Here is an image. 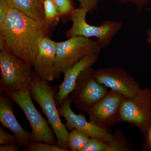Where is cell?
<instances>
[{
  "label": "cell",
  "mask_w": 151,
  "mask_h": 151,
  "mask_svg": "<svg viewBox=\"0 0 151 151\" xmlns=\"http://www.w3.org/2000/svg\"><path fill=\"white\" fill-rule=\"evenodd\" d=\"M48 27L11 7L0 25V35L5 41L6 48L32 68L39 44L46 36Z\"/></svg>",
  "instance_id": "6da1fadb"
},
{
  "label": "cell",
  "mask_w": 151,
  "mask_h": 151,
  "mask_svg": "<svg viewBox=\"0 0 151 151\" xmlns=\"http://www.w3.org/2000/svg\"><path fill=\"white\" fill-rule=\"evenodd\" d=\"M48 81H45L34 73L31 87L33 100L40 105L53 130L57 140L58 145L70 151L68 148L67 140L69 132L61 122L55 97L57 87L52 86Z\"/></svg>",
  "instance_id": "7a4b0ae2"
},
{
  "label": "cell",
  "mask_w": 151,
  "mask_h": 151,
  "mask_svg": "<svg viewBox=\"0 0 151 151\" xmlns=\"http://www.w3.org/2000/svg\"><path fill=\"white\" fill-rule=\"evenodd\" d=\"M32 68L7 48L1 51V92L30 91L34 73Z\"/></svg>",
  "instance_id": "3957f363"
},
{
  "label": "cell",
  "mask_w": 151,
  "mask_h": 151,
  "mask_svg": "<svg viewBox=\"0 0 151 151\" xmlns=\"http://www.w3.org/2000/svg\"><path fill=\"white\" fill-rule=\"evenodd\" d=\"M102 49L97 41L79 36L70 37L64 41L56 42L55 78H59L85 57L100 55Z\"/></svg>",
  "instance_id": "277c9868"
},
{
  "label": "cell",
  "mask_w": 151,
  "mask_h": 151,
  "mask_svg": "<svg viewBox=\"0 0 151 151\" xmlns=\"http://www.w3.org/2000/svg\"><path fill=\"white\" fill-rule=\"evenodd\" d=\"M88 12L87 10L81 7L73 10L70 14L72 25L68 32V35L69 37L79 36L88 38H96L101 48H106L122 28V22L106 20L98 26L92 25L86 21Z\"/></svg>",
  "instance_id": "5b68a950"
},
{
  "label": "cell",
  "mask_w": 151,
  "mask_h": 151,
  "mask_svg": "<svg viewBox=\"0 0 151 151\" xmlns=\"http://www.w3.org/2000/svg\"><path fill=\"white\" fill-rule=\"evenodd\" d=\"M1 92L4 93L23 111L31 127L32 142H42L51 145L57 144L53 130L33 103L30 91Z\"/></svg>",
  "instance_id": "8992f818"
},
{
  "label": "cell",
  "mask_w": 151,
  "mask_h": 151,
  "mask_svg": "<svg viewBox=\"0 0 151 151\" xmlns=\"http://www.w3.org/2000/svg\"><path fill=\"white\" fill-rule=\"evenodd\" d=\"M120 117L121 122L134 125L145 135L151 122V89L142 88L134 97H124Z\"/></svg>",
  "instance_id": "52a82bcc"
},
{
  "label": "cell",
  "mask_w": 151,
  "mask_h": 151,
  "mask_svg": "<svg viewBox=\"0 0 151 151\" xmlns=\"http://www.w3.org/2000/svg\"><path fill=\"white\" fill-rule=\"evenodd\" d=\"M108 92V87L97 81L94 69L90 67L78 76L70 97L72 103L76 108L87 113Z\"/></svg>",
  "instance_id": "ba28073f"
},
{
  "label": "cell",
  "mask_w": 151,
  "mask_h": 151,
  "mask_svg": "<svg viewBox=\"0 0 151 151\" xmlns=\"http://www.w3.org/2000/svg\"><path fill=\"white\" fill-rule=\"evenodd\" d=\"M100 84L120 93L125 98L134 96L142 89L140 83L122 68L108 67L94 69Z\"/></svg>",
  "instance_id": "9c48e42d"
},
{
  "label": "cell",
  "mask_w": 151,
  "mask_h": 151,
  "mask_svg": "<svg viewBox=\"0 0 151 151\" xmlns=\"http://www.w3.org/2000/svg\"><path fill=\"white\" fill-rule=\"evenodd\" d=\"M124 98V96L116 91H108L87 113L89 121L102 129L109 130L121 122L120 111Z\"/></svg>",
  "instance_id": "30bf717a"
},
{
  "label": "cell",
  "mask_w": 151,
  "mask_h": 151,
  "mask_svg": "<svg viewBox=\"0 0 151 151\" xmlns=\"http://www.w3.org/2000/svg\"><path fill=\"white\" fill-rule=\"evenodd\" d=\"M70 95L65 97L58 108L60 116L66 121L65 124L68 130L77 129L86 133L90 138H97L109 144L112 141L113 134L108 131L98 127L93 122L87 121L85 116L75 114L71 109Z\"/></svg>",
  "instance_id": "8fae6325"
},
{
  "label": "cell",
  "mask_w": 151,
  "mask_h": 151,
  "mask_svg": "<svg viewBox=\"0 0 151 151\" xmlns=\"http://www.w3.org/2000/svg\"><path fill=\"white\" fill-rule=\"evenodd\" d=\"M56 42L45 36L39 44L35 62L34 72L40 77L50 82L55 78Z\"/></svg>",
  "instance_id": "7c38bea8"
},
{
  "label": "cell",
  "mask_w": 151,
  "mask_h": 151,
  "mask_svg": "<svg viewBox=\"0 0 151 151\" xmlns=\"http://www.w3.org/2000/svg\"><path fill=\"white\" fill-rule=\"evenodd\" d=\"M13 102L4 93L1 92L0 122L13 133L19 147H24L32 142L31 133L24 130L17 120L13 111Z\"/></svg>",
  "instance_id": "4fadbf2b"
},
{
  "label": "cell",
  "mask_w": 151,
  "mask_h": 151,
  "mask_svg": "<svg viewBox=\"0 0 151 151\" xmlns=\"http://www.w3.org/2000/svg\"><path fill=\"white\" fill-rule=\"evenodd\" d=\"M98 54L88 55L76 63L64 73V79L58 86L55 100L58 108L65 97L71 94L75 87L78 76L85 69L92 67L98 58Z\"/></svg>",
  "instance_id": "5bb4252c"
},
{
  "label": "cell",
  "mask_w": 151,
  "mask_h": 151,
  "mask_svg": "<svg viewBox=\"0 0 151 151\" xmlns=\"http://www.w3.org/2000/svg\"><path fill=\"white\" fill-rule=\"evenodd\" d=\"M11 7L45 25L47 24L44 12L43 0H7Z\"/></svg>",
  "instance_id": "9a60e30c"
},
{
  "label": "cell",
  "mask_w": 151,
  "mask_h": 151,
  "mask_svg": "<svg viewBox=\"0 0 151 151\" xmlns=\"http://www.w3.org/2000/svg\"><path fill=\"white\" fill-rule=\"evenodd\" d=\"M90 138L88 135L81 130L73 129L70 131L68 136V148L70 151H81Z\"/></svg>",
  "instance_id": "2e32d148"
},
{
  "label": "cell",
  "mask_w": 151,
  "mask_h": 151,
  "mask_svg": "<svg viewBox=\"0 0 151 151\" xmlns=\"http://www.w3.org/2000/svg\"><path fill=\"white\" fill-rule=\"evenodd\" d=\"M133 147L120 129H117L113 134L112 141L108 144V151H131Z\"/></svg>",
  "instance_id": "e0dca14e"
},
{
  "label": "cell",
  "mask_w": 151,
  "mask_h": 151,
  "mask_svg": "<svg viewBox=\"0 0 151 151\" xmlns=\"http://www.w3.org/2000/svg\"><path fill=\"white\" fill-rule=\"evenodd\" d=\"M44 12L47 24L50 25L56 24L59 21L60 14L52 0H43Z\"/></svg>",
  "instance_id": "ac0fdd59"
},
{
  "label": "cell",
  "mask_w": 151,
  "mask_h": 151,
  "mask_svg": "<svg viewBox=\"0 0 151 151\" xmlns=\"http://www.w3.org/2000/svg\"><path fill=\"white\" fill-rule=\"evenodd\" d=\"M24 150L28 151H68L57 145H51L42 142H31L24 146Z\"/></svg>",
  "instance_id": "d6986e66"
},
{
  "label": "cell",
  "mask_w": 151,
  "mask_h": 151,
  "mask_svg": "<svg viewBox=\"0 0 151 151\" xmlns=\"http://www.w3.org/2000/svg\"><path fill=\"white\" fill-rule=\"evenodd\" d=\"M108 144L97 138H90L81 151H108Z\"/></svg>",
  "instance_id": "ffe728a7"
},
{
  "label": "cell",
  "mask_w": 151,
  "mask_h": 151,
  "mask_svg": "<svg viewBox=\"0 0 151 151\" xmlns=\"http://www.w3.org/2000/svg\"><path fill=\"white\" fill-rule=\"evenodd\" d=\"M59 11L60 15L71 14L72 8L70 0H52Z\"/></svg>",
  "instance_id": "44dd1931"
},
{
  "label": "cell",
  "mask_w": 151,
  "mask_h": 151,
  "mask_svg": "<svg viewBox=\"0 0 151 151\" xmlns=\"http://www.w3.org/2000/svg\"><path fill=\"white\" fill-rule=\"evenodd\" d=\"M17 144V139L14 135H12L0 127V145H5L12 143Z\"/></svg>",
  "instance_id": "7402d4cb"
},
{
  "label": "cell",
  "mask_w": 151,
  "mask_h": 151,
  "mask_svg": "<svg viewBox=\"0 0 151 151\" xmlns=\"http://www.w3.org/2000/svg\"><path fill=\"white\" fill-rule=\"evenodd\" d=\"M10 8L7 0H0V25L5 20Z\"/></svg>",
  "instance_id": "603a6c76"
},
{
  "label": "cell",
  "mask_w": 151,
  "mask_h": 151,
  "mask_svg": "<svg viewBox=\"0 0 151 151\" xmlns=\"http://www.w3.org/2000/svg\"><path fill=\"white\" fill-rule=\"evenodd\" d=\"M123 4L131 3L134 5L137 11L141 12L148 4L151 0H117Z\"/></svg>",
  "instance_id": "cb8c5ba5"
},
{
  "label": "cell",
  "mask_w": 151,
  "mask_h": 151,
  "mask_svg": "<svg viewBox=\"0 0 151 151\" xmlns=\"http://www.w3.org/2000/svg\"><path fill=\"white\" fill-rule=\"evenodd\" d=\"M144 137L142 145V151H151V122Z\"/></svg>",
  "instance_id": "d4e9b609"
},
{
  "label": "cell",
  "mask_w": 151,
  "mask_h": 151,
  "mask_svg": "<svg viewBox=\"0 0 151 151\" xmlns=\"http://www.w3.org/2000/svg\"><path fill=\"white\" fill-rule=\"evenodd\" d=\"M80 2L81 7L86 9L88 12L97 8L98 0H78Z\"/></svg>",
  "instance_id": "484cf974"
},
{
  "label": "cell",
  "mask_w": 151,
  "mask_h": 151,
  "mask_svg": "<svg viewBox=\"0 0 151 151\" xmlns=\"http://www.w3.org/2000/svg\"><path fill=\"white\" fill-rule=\"evenodd\" d=\"M19 146L17 143H14L7 145H1L0 151H18Z\"/></svg>",
  "instance_id": "4316f807"
},
{
  "label": "cell",
  "mask_w": 151,
  "mask_h": 151,
  "mask_svg": "<svg viewBox=\"0 0 151 151\" xmlns=\"http://www.w3.org/2000/svg\"><path fill=\"white\" fill-rule=\"evenodd\" d=\"M146 42L151 45V28L147 29L146 32Z\"/></svg>",
  "instance_id": "83f0119b"
}]
</instances>
